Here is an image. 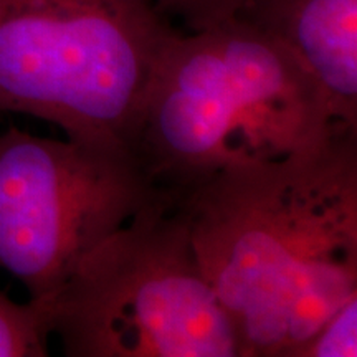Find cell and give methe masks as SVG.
Listing matches in <instances>:
<instances>
[{"instance_id":"6","label":"cell","mask_w":357,"mask_h":357,"mask_svg":"<svg viewBox=\"0 0 357 357\" xmlns=\"http://www.w3.org/2000/svg\"><path fill=\"white\" fill-rule=\"evenodd\" d=\"M235 17L283 43L357 129V0H245Z\"/></svg>"},{"instance_id":"5","label":"cell","mask_w":357,"mask_h":357,"mask_svg":"<svg viewBox=\"0 0 357 357\" xmlns=\"http://www.w3.org/2000/svg\"><path fill=\"white\" fill-rule=\"evenodd\" d=\"M159 192L124 144L0 134V268L55 300L96 245Z\"/></svg>"},{"instance_id":"3","label":"cell","mask_w":357,"mask_h":357,"mask_svg":"<svg viewBox=\"0 0 357 357\" xmlns=\"http://www.w3.org/2000/svg\"><path fill=\"white\" fill-rule=\"evenodd\" d=\"M177 32L155 0H0V111L129 147Z\"/></svg>"},{"instance_id":"7","label":"cell","mask_w":357,"mask_h":357,"mask_svg":"<svg viewBox=\"0 0 357 357\" xmlns=\"http://www.w3.org/2000/svg\"><path fill=\"white\" fill-rule=\"evenodd\" d=\"M52 334L50 310L37 301L17 303L0 289V357H45Z\"/></svg>"},{"instance_id":"4","label":"cell","mask_w":357,"mask_h":357,"mask_svg":"<svg viewBox=\"0 0 357 357\" xmlns=\"http://www.w3.org/2000/svg\"><path fill=\"white\" fill-rule=\"evenodd\" d=\"M48 310L68 357H238L185 213L160 192L83 258Z\"/></svg>"},{"instance_id":"9","label":"cell","mask_w":357,"mask_h":357,"mask_svg":"<svg viewBox=\"0 0 357 357\" xmlns=\"http://www.w3.org/2000/svg\"><path fill=\"white\" fill-rule=\"evenodd\" d=\"M155 2L169 19L176 17L189 29V32H199L234 19L245 0H155Z\"/></svg>"},{"instance_id":"1","label":"cell","mask_w":357,"mask_h":357,"mask_svg":"<svg viewBox=\"0 0 357 357\" xmlns=\"http://www.w3.org/2000/svg\"><path fill=\"white\" fill-rule=\"evenodd\" d=\"M177 205L238 357H298L357 296V129L225 169Z\"/></svg>"},{"instance_id":"2","label":"cell","mask_w":357,"mask_h":357,"mask_svg":"<svg viewBox=\"0 0 357 357\" xmlns=\"http://www.w3.org/2000/svg\"><path fill=\"white\" fill-rule=\"evenodd\" d=\"M339 129L347 126L294 53L234 17L169 40L129 149L177 204L225 169L288 158Z\"/></svg>"},{"instance_id":"8","label":"cell","mask_w":357,"mask_h":357,"mask_svg":"<svg viewBox=\"0 0 357 357\" xmlns=\"http://www.w3.org/2000/svg\"><path fill=\"white\" fill-rule=\"evenodd\" d=\"M357 356V296L326 321L298 357H356Z\"/></svg>"}]
</instances>
